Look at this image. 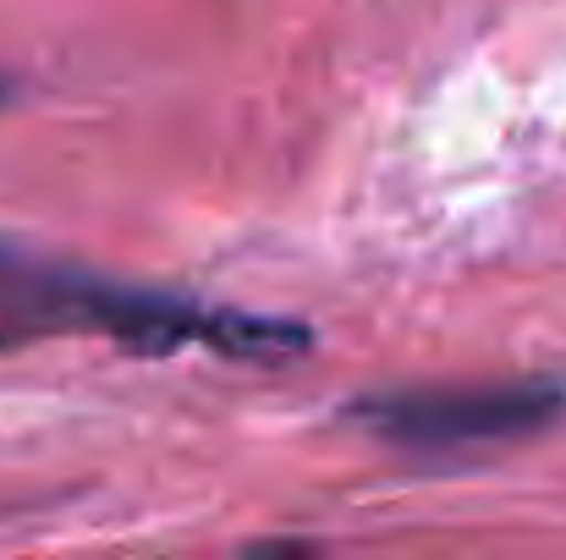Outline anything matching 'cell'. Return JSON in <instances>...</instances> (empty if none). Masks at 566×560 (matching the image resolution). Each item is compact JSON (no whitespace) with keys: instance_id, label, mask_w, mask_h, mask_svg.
Segmentation results:
<instances>
[{"instance_id":"6da1fadb","label":"cell","mask_w":566,"mask_h":560,"mask_svg":"<svg viewBox=\"0 0 566 560\" xmlns=\"http://www.w3.org/2000/svg\"><path fill=\"white\" fill-rule=\"evenodd\" d=\"M61 336H99L127 358H177L203 347L231 363H297L314 352V330L297 319L209 308L188 292L122 281L0 236V352Z\"/></svg>"},{"instance_id":"7a4b0ae2","label":"cell","mask_w":566,"mask_h":560,"mask_svg":"<svg viewBox=\"0 0 566 560\" xmlns=\"http://www.w3.org/2000/svg\"><path fill=\"white\" fill-rule=\"evenodd\" d=\"M347 418L385 445L457 456L484 445L534 440L566 418L562 379H501V384H440V390H379L358 395Z\"/></svg>"},{"instance_id":"3957f363","label":"cell","mask_w":566,"mask_h":560,"mask_svg":"<svg viewBox=\"0 0 566 560\" xmlns=\"http://www.w3.org/2000/svg\"><path fill=\"white\" fill-rule=\"evenodd\" d=\"M242 560H319V556H314V545H303V539H264V545H253Z\"/></svg>"}]
</instances>
